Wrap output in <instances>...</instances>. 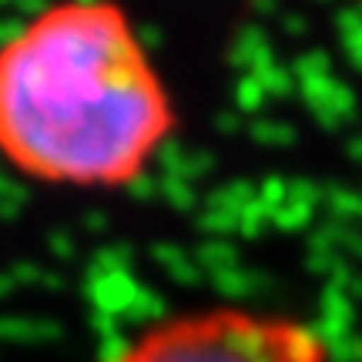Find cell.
Instances as JSON below:
<instances>
[{
	"mask_svg": "<svg viewBox=\"0 0 362 362\" xmlns=\"http://www.w3.org/2000/svg\"><path fill=\"white\" fill-rule=\"evenodd\" d=\"M178 124L171 94L115 0H61L0 44V155L67 188H121Z\"/></svg>",
	"mask_w": 362,
	"mask_h": 362,
	"instance_id": "cell-1",
	"label": "cell"
},
{
	"mask_svg": "<svg viewBox=\"0 0 362 362\" xmlns=\"http://www.w3.org/2000/svg\"><path fill=\"white\" fill-rule=\"evenodd\" d=\"M104 362H332V349L292 315L215 305L148 325Z\"/></svg>",
	"mask_w": 362,
	"mask_h": 362,
	"instance_id": "cell-2",
	"label": "cell"
}]
</instances>
